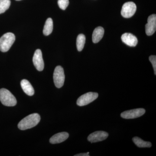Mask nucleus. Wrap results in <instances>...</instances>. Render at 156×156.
<instances>
[{"instance_id": "f257e3e1", "label": "nucleus", "mask_w": 156, "mask_h": 156, "mask_svg": "<svg viewBox=\"0 0 156 156\" xmlns=\"http://www.w3.org/2000/svg\"><path fill=\"white\" fill-rule=\"evenodd\" d=\"M41 117L37 113L32 114L23 119L18 123V127L20 130H25L33 128L40 122Z\"/></svg>"}, {"instance_id": "f03ea898", "label": "nucleus", "mask_w": 156, "mask_h": 156, "mask_svg": "<svg viewBox=\"0 0 156 156\" xmlns=\"http://www.w3.org/2000/svg\"><path fill=\"white\" fill-rule=\"evenodd\" d=\"M0 101L6 106H14L17 104V100L14 95L8 89H0Z\"/></svg>"}, {"instance_id": "7ed1b4c3", "label": "nucleus", "mask_w": 156, "mask_h": 156, "mask_svg": "<svg viewBox=\"0 0 156 156\" xmlns=\"http://www.w3.org/2000/svg\"><path fill=\"white\" fill-rule=\"evenodd\" d=\"M15 41V36L12 33H7L0 38V51L6 52L9 51Z\"/></svg>"}, {"instance_id": "20e7f679", "label": "nucleus", "mask_w": 156, "mask_h": 156, "mask_svg": "<svg viewBox=\"0 0 156 156\" xmlns=\"http://www.w3.org/2000/svg\"><path fill=\"white\" fill-rule=\"evenodd\" d=\"M65 78V77L63 68L60 66H56L53 73V80L56 87L60 88L63 86Z\"/></svg>"}, {"instance_id": "39448f33", "label": "nucleus", "mask_w": 156, "mask_h": 156, "mask_svg": "<svg viewBox=\"0 0 156 156\" xmlns=\"http://www.w3.org/2000/svg\"><path fill=\"white\" fill-rule=\"evenodd\" d=\"M98 96V93L96 92H88L81 95L78 98L77 105L79 106H85L97 99Z\"/></svg>"}, {"instance_id": "423d86ee", "label": "nucleus", "mask_w": 156, "mask_h": 156, "mask_svg": "<svg viewBox=\"0 0 156 156\" xmlns=\"http://www.w3.org/2000/svg\"><path fill=\"white\" fill-rule=\"evenodd\" d=\"M136 7L133 2H128L123 5L121 11V14L125 18H130L134 15L136 12Z\"/></svg>"}, {"instance_id": "0eeeda50", "label": "nucleus", "mask_w": 156, "mask_h": 156, "mask_svg": "<svg viewBox=\"0 0 156 156\" xmlns=\"http://www.w3.org/2000/svg\"><path fill=\"white\" fill-rule=\"evenodd\" d=\"M145 110L144 108H136L123 112L121 116L123 119H133L139 118L145 114Z\"/></svg>"}, {"instance_id": "6e6552de", "label": "nucleus", "mask_w": 156, "mask_h": 156, "mask_svg": "<svg viewBox=\"0 0 156 156\" xmlns=\"http://www.w3.org/2000/svg\"><path fill=\"white\" fill-rule=\"evenodd\" d=\"M33 61L35 67L39 71H42L44 67L41 51L40 49L36 50L34 54Z\"/></svg>"}, {"instance_id": "1a4fd4ad", "label": "nucleus", "mask_w": 156, "mask_h": 156, "mask_svg": "<svg viewBox=\"0 0 156 156\" xmlns=\"http://www.w3.org/2000/svg\"><path fill=\"white\" fill-rule=\"evenodd\" d=\"M108 134L104 131H97L93 132L88 136V140L91 143L103 141L108 137Z\"/></svg>"}, {"instance_id": "9d476101", "label": "nucleus", "mask_w": 156, "mask_h": 156, "mask_svg": "<svg viewBox=\"0 0 156 156\" xmlns=\"http://www.w3.org/2000/svg\"><path fill=\"white\" fill-rule=\"evenodd\" d=\"M156 30V15H151L147 19V23L146 24V33L148 36H151L154 33Z\"/></svg>"}, {"instance_id": "9b49d317", "label": "nucleus", "mask_w": 156, "mask_h": 156, "mask_svg": "<svg viewBox=\"0 0 156 156\" xmlns=\"http://www.w3.org/2000/svg\"><path fill=\"white\" fill-rule=\"evenodd\" d=\"M123 43L130 47H135L138 43L137 38L132 34L125 33L121 37Z\"/></svg>"}, {"instance_id": "f8f14e48", "label": "nucleus", "mask_w": 156, "mask_h": 156, "mask_svg": "<svg viewBox=\"0 0 156 156\" xmlns=\"http://www.w3.org/2000/svg\"><path fill=\"white\" fill-rule=\"evenodd\" d=\"M69 136L67 132H62L57 133L50 138V142L52 144L60 143L66 140Z\"/></svg>"}, {"instance_id": "ddd939ff", "label": "nucleus", "mask_w": 156, "mask_h": 156, "mask_svg": "<svg viewBox=\"0 0 156 156\" xmlns=\"http://www.w3.org/2000/svg\"><path fill=\"white\" fill-rule=\"evenodd\" d=\"M21 88L27 95L32 96L34 94V90L30 83L26 80H23L20 83Z\"/></svg>"}, {"instance_id": "4468645a", "label": "nucleus", "mask_w": 156, "mask_h": 156, "mask_svg": "<svg viewBox=\"0 0 156 156\" xmlns=\"http://www.w3.org/2000/svg\"><path fill=\"white\" fill-rule=\"evenodd\" d=\"M104 29L101 27H98L94 30L92 34V41L94 43H97L103 37L104 34Z\"/></svg>"}, {"instance_id": "2eb2a0df", "label": "nucleus", "mask_w": 156, "mask_h": 156, "mask_svg": "<svg viewBox=\"0 0 156 156\" xmlns=\"http://www.w3.org/2000/svg\"><path fill=\"white\" fill-rule=\"evenodd\" d=\"M53 30V21L51 18H48L46 20L44 27L43 33L45 36H48Z\"/></svg>"}, {"instance_id": "dca6fc26", "label": "nucleus", "mask_w": 156, "mask_h": 156, "mask_svg": "<svg viewBox=\"0 0 156 156\" xmlns=\"http://www.w3.org/2000/svg\"><path fill=\"white\" fill-rule=\"evenodd\" d=\"M132 140L135 145L139 147H150L152 146L151 142L144 141L137 136L133 137Z\"/></svg>"}, {"instance_id": "f3484780", "label": "nucleus", "mask_w": 156, "mask_h": 156, "mask_svg": "<svg viewBox=\"0 0 156 156\" xmlns=\"http://www.w3.org/2000/svg\"><path fill=\"white\" fill-rule=\"evenodd\" d=\"M86 42V37L83 34H80L78 36L76 40L77 48L79 51H82Z\"/></svg>"}, {"instance_id": "a211bd4d", "label": "nucleus", "mask_w": 156, "mask_h": 156, "mask_svg": "<svg viewBox=\"0 0 156 156\" xmlns=\"http://www.w3.org/2000/svg\"><path fill=\"white\" fill-rule=\"evenodd\" d=\"M11 5L10 0H0V14L5 12Z\"/></svg>"}, {"instance_id": "6ab92c4d", "label": "nucleus", "mask_w": 156, "mask_h": 156, "mask_svg": "<svg viewBox=\"0 0 156 156\" xmlns=\"http://www.w3.org/2000/svg\"><path fill=\"white\" fill-rule=\"evenodd\" d=\"M58 4L60 9L65 10L69 5V0H58Z\"/></svg>"}, {"instance_id": "aec40b11", "label": "nucleus", "mask_w": 156, "mask_h": 156, "mask_svg": "<svg viewBox=\"0 0 156 156\" xmlns=\"http://www.w3.org/2000/svg\"><path fill=\"white\" fill-rule=\"evenodd\" d=\"M150 61L152 64L153 67L154 72V74L156 75V56H151L149 58Z\"/></svg>"}, {"instance_id": "412c9836", "label": "nucleus", "mask_w": 156, "mask_h": 156, "mask_svg": "<svg viewBox=\"0 0 156 156\" xmlns=\"http://www.w3.org/2000/svg\"><path fill=\"white\" fill-rule=\"evenodd\" d=\"M75 156H89V154L87 153H81L75 155Z\"/></svg>"}, {"instance_id": "4be33fe9", "label": "nucleus", "mask_w": 156, "mask_h": 156, "mask_svg": "<svg viewBox=\"0 0 156 156\" xmlns=\"http://www.w3.org/2000/svg\"><path fill=\"white\" fill-rule=\"evenodd\" d=\"M16 1H20V0H16Z\"/></svg>"}]
</instances>
